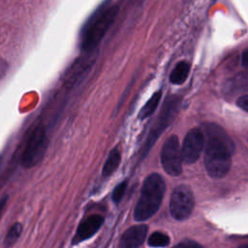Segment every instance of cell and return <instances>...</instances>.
Returning a JSON list of instances; mask_svg holds the SVG:
<instances>
[{"label":"cell","instance_id":"603a6c76","mask_svg":"<svg viewBox=\"0 0 248 248\" xmlns=\"http://www.w3.org/2000/svg\"><path fill=\"white\" fill-rule=\"evenodd\" d=\"M2 164H3V158H2V156L0 155V170H1V168H2Z\"/></svg>","mask_w":248,"mask_h":248},{"label":"cell","instance_id":"9a60e30c","mask_svg":"<svg viewBox=\"0 0 248 248\" xmlns=\"http://www.w3.org/2000/svg\"><path fill=\"white\" fill-rule=\"evenodd\" d=\"M22 232V225L18 222L15 223L7 232V235L4 240V244L6 247H11L15 244V242L19 238Z\"/></svg>","mask_w":248,"mask_h":248},{"label":"cell","instance_id":"3957f363","mask_svg":"<svg viewBox=\"0 0 248 248\" xmlns=\"http://www.w3.org/2000/svg\"><path fill=\"white\" fill-rule=\"evenodd\" d=\"M165 190L166 184L160 174L151 173L145 178L135 208L134 217L136 221H145L157 212L161 205Z\"/></svg>","mask_w":248,"mask_h":248},{"label":"cell","instance_id":"5b68a950","mask_svg":"<svg viewBox=\"0 0 248 248\" xmlns=\"http://www.w3.org/2000/svg\"><path fill=\"white\" fill-rule=\"evenodd\" d=\"M194 204L195 198L191 189L187 185H178L170 196V213L175 220H185L191 215Z\"/></svg>","mask_w":248,"mask_h":248},{"label":"cell","instance_id":"30bf717a","mask_svg":"<svg viewBox=\"0 0 248 248\" xmlns=\"http://www.w3.org/2000/svg\"><path fill=\"white\" fill-rule=\"evenodd\" d=\"M148 227L136 225L129 228L121 236L118 248H139L146 238Z\"/></svg>","mask_w":248,"mask_h":248},{"label":"cell","instance_id":"2e32d148","mask_svg":"<svg viewBox=\"0 0 248 248\" xmlns=\"http://www.w3.org/2000/svg\"><path fill=\"white\" fill-rule=\"evenodd\" d=\"M147 243L151 247H166L170 244V237L166 233L155 232L149 236Z\"/></svg>","mask_w":248,"mask_h":248},{"label":"cell","instance_id":"8992f818","mask_svg":"<svg viewBox=\"0 0 248 248\" xmlns=\"http://www.w3.org/2000/svg\"><path fill=\"white\" fill-rule=\"evenodd\" d=\"M161 163L165 171L171 176H178L182 171V157L179 140L175 135L168 138L162 147Z\"/></svg>","mask_w":248,"mask_h":248},{"label":"cell","instance_id":"7a4b0ae2","mask_svg":"<svg viewBox=\"0 0 248 248\" xmlns=\"http://www.w3.org/2000/svg\"><path fill=\"white\" fill-rule=\"evenodd\" d=\"M110 0H106L85 21L80 32V48L82 51H93L118 14L116 5H109Z\"/></svg>","mask_w":248,"mask_h":248},{"label":"cell","instance_id":"6da1fadb","mask_svg":"<svg viewBox=\"0 0 248 248\" xmlns=\"http://www.w3.org/2000/svg\"><path fill=\"white\" fill-rule=\"evenodd\" d=\"M204 166L205 170L213 178L224 177L229 171L233 153V143L227 133L218 125L206 124Z\"/></svg>","mask_w":248,"mask_h":248},{"label":"cell","instance_id":"44dd1931","mask_svg":"<svg viewBox=\"0 0 248 248\" xmlns=\"http://www.w3.org/2000/svg\"><path fill=\"white\" fill-rule=\"evenodd\" d=\"M7 202H8V196L5 195L3 196L1 199H0V220H1V217L3 215V211L6 207V204H7Z\"/></svg>","mask_w":248,"mask_h":248},{"label":"cell","instance_id":"ffe728a7","mask_svg":"<svg viewBox=\"0 0 248 248\" xmlns=\"http://www.w3.org/2000/svg\"><path fill=\"white\" fill-rule=\"evenodd\" d=\"M9 70V64L8 62L0 55V78H3Z\"/></svg>","mask_w":248,"mask_h":248},{"label":"cell","instance_id":"d6986e66","mask_svg":"<svg viewBox=\"0 0 248 248\" xmlns=\"http://www.w3.org/2000/svg\"><path fill=\"white\" fill-rule=\"evenodd\" d=\"M236 105L237 107H239L242 110L244 111H248V95L244 94L242 96H240L237 100H236Z\"/></svg>","mask_w":248,"mask_h":248},{"label":"cell","instance_id":"ba28073f","mask_svg":"<svg viewBox=\"0 0 248 248\" xmlns=\"http://www.w3.org/2000/svg\"><path fill=\"white\" fill-rule=\"evenodd\" d=\"M86 53L87 54L78 58L67 71L64 78V83L66 87H73L90 70L91 66L94 64L95 58L93 57L92 51Z\"/></svg>","mask_w":248,"mask_h":248},{"label":"cell","instance_id":"7402d4cb","mask_svg":"<svg viewBox=\"0 0 248 248\" xmlns=\"http://www.w3.org/2000/svg\"><path fill=\"white\" fill-rule=\"evenodd\" d=\"M247 50H244L242 52V55H241V64L243 67H246L247 66V63H248V59H247Z\"/></svg>","mask_w":248,"mask_h":248},{"label":"cell","instance_id":"5bb4252c","mask_svg":"<svg viewBox=\"0 0 248 248\" xmlns=\"http://www.w3.org/2000/svg\"><path fill=\"white\" fill-rule=\"evenodd\" d=\"M161 96H162L161 91H157L151 96V98L145 103V105L140 110V113H139L140 119L142 120V119L150 116L154 112V110L156 109V108L161 100Z\"/></svg>","mask_w":248,"mask_h":248},{"label":"cell","instance_id":"4fadbf2b","mask_svg":"<svg viewBox=\"0 0 248 248\" xmlns=\"http://www.w3.org/2000/svg\"><path fill=\"white\" fill-rule=\"evenodd\" d=\"M120 161H121V156H120L119 151L116 148L112 149L110 151V153L108 154V159H107V161L104 165V168H103V170H102L103 176L107 177V176L111 175L116 170V169L118 168V166L120 164Z\"/></svg>","mask_w":248,"mask_h":248},{"label":"cell","instance_id":"9c48e42d","mask_svg":"<svg viewBox=\"0 0 248 248\" xmlns=\"http://www.w3.org/2000/svg\"><path fill=\"white\" fill-rule=\"evenodd\" d=\"M104 223L103 216L99 214L91 215L86 218L78 228L77 232L73 238V244H78L94 235Z\"/></svg>","mask_w":248,"mask_h":248},{"label":"cell","instance_id":"e0dca14e","mask_svg":"<svg viewBox=\"0 0 248 248\" xmlns=\"http://www.w3.org/2000/svg\"><path fill=\"white\" fill-rule=\"evenodd\" d=\"M126 188H127V181H122L120 184H118L115 187L112 193V201L115 203H118L122 200V197L124 196Z\"/></svg>","mask_w":248,"mask_h":248},{"label":"cell","instance_id":"52a82bcc","mask_svg":"<svg viewBox=\"0 0 248 248\" xmlns=\"http://www.w3.org/2000/svg\"><path fill=\"white\" fill-rule=\"evenodd\" d=\"M204 144V136L199 128L191 129L185 136L182 149L181 157L182 162L186 164L195 163L203 148Z\"/></svg>","mask_w":248,"mask_h":248},{"label":"cell","instance_id":"ac0fdd59","mask_svg":"<svg viewBox=\"0 0 248 248\" xmlns=\"http://www.w3.org/2000/svg\"><path fill=\"white\" fill-rule=\"evenodd\" d=\"M172 248H202V246L193 240H184V241L176 244Z\"/></svg>","mask_w":248,"mask_h":248},{"label":"cell","instance_id":"cb8c5ba5","mask_svg":"<svg viewBox=\"0 0 248 248\" xmlns=\"http://www.w3.org/2000/svg\"><path fill=\"white\" fill-rule=\"evenodd\" d=\"M241 248H247V245H243Z\"/></svg>","mask_w":248,"mask_h":248},{"label":"cell","instance_id":"277c9868","mask_svg":"<svg viewBox=\"0 0 248 248\" xmlns=\"http://www.w3.org/2000/svg\"><path fill=\"white\" fill-rule=\"evenodd\" d=\"M48 144L46 129L38 125L31 133L21 155V165L25 169L35 167L43 159Z\"/></svg>","mask_w":248,"mask_h":248},{"label":"cell","instance_id":"8fae6325","mask_svg":"<svg viewBox=\"0 0 248 248\" xmlns=\"http://www.w3.org/2000/svg\"><path fill=\"white\" fill-rule=\"evenodd\" d=\"M179 105V101L177 99H170L165 106L164 109L162 110L161 113V118L159 119V124H161L159 127L154 128L155 133H157V135H159V132H161L162 130H164L168 124H170V122L171 121V119L174 117V115L177 112V108ZM155 140V134H153L151 137H149L148 141H146L145 147L148 149L149 146L152 144V142Z\"/></svg>","mask_w":248,"mask_h":248},{"label":"cell","instance_id":"7c38bea8","mask_svg":"<svg viewBox=\"0 0 248 248\" xmlns=\"http://www.w3.org/2000/svg\"><path fill=\"white\" fill-rule=\"evenodd\" d=\"M190 73V64L186 61H180L173 68L170 75V81L175 85L183 84Z\"/></svg>","mask_w":248,"mask_h":248}]
</instances>
